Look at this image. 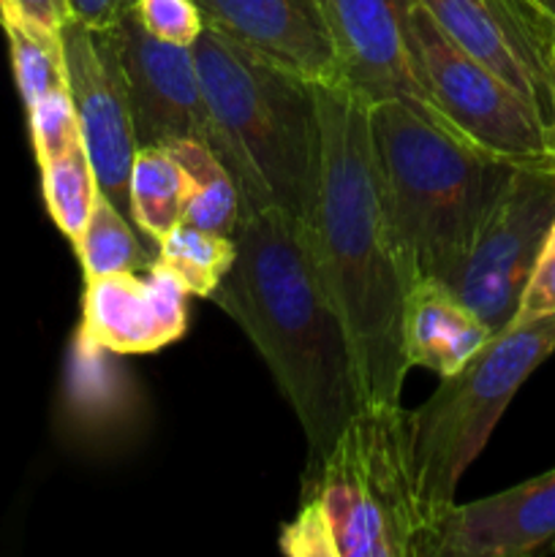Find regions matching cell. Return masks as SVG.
<instances>
[{"label":"cell","mask_w":555,"mask_h":557,"mask_svg":"<svg viewBox=\"0 0 555 557\" xmlns=\"http://www.w3.org/2000/svg\"><path fill=\"white\" fill-rule=\"evenodd\" d=\"M319 174L308 237L330 302L346 330L359 408L400 406L408 375L403 310L414 286L386 210L370 134V103L337 85H313Z\"/></svg>","instance_id":"cell-1"},{"label":"cell","mask_w":555,"mask_h":557,"mask_svg":"<svg viewBox=\"0 0 555 557\" xmlns=\"http://www.w3.org/2000/svg\"><path fill=\"white\" fill-rule=\"evenodd\" d=\"M234 245V264L210 299L264 357L308 441L310 471L359 411L346 330L303 221L275 207L243 212Z\"/></svg>","instance_id":"cell-2"},{"label":"cell","mask_w":555,"mask_h":557,"mask_svg":"<svg viewBox=\"0 0 555 557\" xmlns=\"http://www.w3.org/2000/svg\"><path fill=\"white\" fill-rule=\"evenodd\" d=\"M212 123V150L234 177L243 212H288L308 223L319 174L313 82L205 25L194 44Z\"/></svg>","instance_id":"cell-3"},{"label":"cell","mask_w":555,"mask_h":557,"mask_svg":"<svg viewBox=\"0 0 555 557\" xmlns=\"http://www.w3.org/2000/svg\"><path fill=\"white\" fill-rule=\"evenodd\" d=\"M424 511L406 438V408H359L332 449L305 471L303 504L281 531L292 557H430Z\"/></svg>","instance_id":"cell-4"},{"label":"cell","mask_w":555,"mask_h":557,"mask_svg":"<svg viewBox=\"0 0 555 557\" xmlns=\"http://www.w3.org/2000/svg\"><path fill=\"white\" fill-rule=\"evenodd\" d=\"M370 134L411 281H441L468 253L515 161L479 150L408 101L370 103Z\"/></svg>","instance_id":"cell-5"},{"label":"cell","mask_w":555,"mask_h":557,"mask_svg":"<svg viewBox=\"0 0 555 557\" xmlns=\"http://www.w3.org/2000/svg\"><path fill=\"white\" fill-rule=\"evenodd\" d=\"M555 351V313L515 319L419 408H406V438L424 511L439 531L457 484L482 455L495 424L528 375ZM435 539V536H433Z\"/></svg>","instance_id":"cell-6"},{"label":"cell","mask_w":555,"mask_h":557,"mask_svg":"<svg viewBox=\"0 0 555 557\" xmlns=\"http://www.w3.org/2000/svg\"><path fill=\"white\" fill-rule=\"evenodd\" d=\"M408 41L433 117L504 161H555L553 136L536 109L457 47L419 0L408 11Z\"/></svg>","instance_id":"cell-7"},{"label":"cell","mask_w":555,"mask_h":557,"mask_svg":"<svg viewBox=\"0 0 555 557\" xmlns=\"http://www.w3.org/2000/svg\"><path fill=\"white\" fill-rule=\"evenodd\" d=\"M555 226V161L511 163L468 253L441 277L490 332L511 324Z\"/></svg>","instance_id":"cell-8"},{"label":"cell","mask_w":555,"mask_h":557,"mask_svg":"<svg viewBox=\"0 0 555 557\" xmlns=\"http://www.w3.org/2000/svg\"><path fill=\"white\" fill-rule=\"evenodd\" d=\"M60 36L69 69L71 103L79 120V134L96 172L98 190L134 223L131 169L139 145L131 117L118 30H92L82 22L69 20Z\"/></svg>","instance_id":"cell-9"},{"label":"cell","mask_w":555,"mask_h":557,"mask_svg":"<svg viewBox=\"0 0 555 557\" xmlns=\"http://www.w3.org/2000/svg\"><path fill=\"white\" fill-rule=\"evenodd\" d=\"M441 30L515 87L553 136L555 22L536 0H419Z\"/></svg>","instance_id":"cell-10"},{"label":"cell","mask_w":555,"mask_h":557,"mask_svg":"<svg viewBox=\"0 0 555 557\" xmlns=\"http://www.w3.org/2000/svg\"><path fill=\"white\" fill-rule=\"evenodd\" d=\"M134 134L139 147L212 145V123L190 47L150 36L134 11L118 27Z\"/></svg>","instance_id":"cell-11"},{"label":"cell","mask_w":555,"mask_h":557,"mask_svg":"<svg viewBox=\"0 0 555 557\" xmlns=\"http://www.w3.org/2000/svg\"><path fill=\"white\" fill-rule=\"evenodd\" d=\"M341 85L362 101H408L430 112L408 41L414 0H319Z\"/></svg>","instance_id":"cell-12"},{"label":"cell","mask_w":555,"mask_h":557,"mask_svg":"<svg viewBox=\"0 0 555 557\" xmlns=\"http://www.w3.org/2000/svg\"><path fill=\"white\" fill-rule=\"evenodd\" d=\"M82 335L101 351L152 354L188 326V288L156 256L136 272L85 277Z\"/></svg>","instance_id":"cell-13"},{"label":"cell","mask_w":555,"mask_h":557,"mask_svg":"<svg viewBox=\"0 0 555 557\" xmlns=\"http://www.w3.org/2000/svg\"><path fill=\"white\" fill-rule=\"evenodd\" d=\"M555 553V468L504 493L452 506L430 557H528Z\"/></svg>","instance_id":"cell-14"},{"label":"cell","mask_w":555,"mask_h":557,"mask_svg":"<svg viewBox=\"0 0 555 557\" xmlns=\"http://www.w3.org/2000/svg\"><path fill=\"white\" fill-rule=\"evenodd\" d=\"M205 25L286 65L313 85H337L335 47L319 0H194Z\"/></svg>","instance_id":"cell-15"},{"label":"cell","mask_w":555,"mask_h":557,"mask_svg":"<svg viewBox=\"0 0 555 557\" xmlns=\"http://www.w3.org/2000/svg\"><path fill=\"white\" fill-rule=\"evenodd\" d=\"M493 332L435 277H422L408 288L403 310V354L408 368L444 375L460 370Z\"/></svg>","instance_id":"cell-16"},{"label":"cell","mask_w":555,"mask_h":557,"mask_svg":"<svg viewBox=\"0 0 555 557\" xmlns=\"http://www.w3.org/2000/svg\"><path fill=\"white\" fill-rule=\"evenodd\" d=\"M194 183L169 147H139L131 169V210L141 237L161 243L185 221Z\"/></svg>","instance_id":"cell-17"},{"label":"cell","mask_w":555,"mask_h":557,"mask_svg":"<svg viewBox=\"0 0 555 557\" xmlns=\"http://www.w3.org/2000/svg\"><path fill=\"white\" fill-rule=\"evenodd\" d=\"M169 150L183 163L194 183L183 223L234 237L239 218H243V199H239L237 183L223 166L221 158L215 156V150L201 141H177Z\"/></svg>","instance_id":"cell-18"},{"label":"cell","mask_w":555,"mask_h":557,"mask_svg":"<svg viewBox=\"0 0 555 557\" xmlns=\"http://www.w3.org/2000/svg\"><path fill=\"white\" fill-rule=\"evenodd\" d=\"M74 245L85 277L136 272L156 261V256L147 250V239L141 237L139 228L101 190H98L90 218H87L85 228Z\"/></svg>","instance_id":"cell-19"},{"label":"cell","mask_w":555,"mask_h":557,"mask_svg":"<svg viewBox=\"0 0 555 557\" xmlns=\"http://www.w3.org/2000/svg\"><path fill=\"white\" fill-rule=\"evenodd\" d=\"M11 44L16 87L22 92L25 109L52 92H69V69H65L63 36L14 14L0 20Z\"/></svg>","instance_id":"cell-20"},{"label":"cell","mask_w":555,"mask_h":557,"mask_svg":"<svg viewBox=\"0 0 555 557\" xmlns=\"http://www.w3.org/2000/svg\"><path fill=\"white\" fill-rule=\"evenodd\" d=\"M38 166H41L44 201H47L49 215L54 226L71 243H76L98 196L96 172H92L85 141H74L65 150L38 161Z\"/></svg>","instance_id":"cell-21"},{"label":"cell","mask_w":555,"mask_h":557,"mask_svg":"<svg viewBox=\"0 0 555 557\" xmlns=\"http://www.w3.org/2000/svg\"><path fill=\"white\" fill-rule=\"evenodd\" d=\"M237 256L234 237L180 223L158 243V259L183 281L188 294L210 299Z\"/></svg>","instance_id":"cell-22"},{"label":"cell","mask_w":555,"mask_h":557,"mask_svg":"<svg viewBox=\"0 0 555 557\" xmlns=\"http://www.w3.org/2000/svg\"><path fill=\"white\" fill-rule=\"evenodd\" d=\"M27 120H30V136L38 161L82 139L71 92H52V96L36 101L33 107H27Z\"/></svg>","instance_id":"cell-23"},{"label":"cell","mask_w":555,"mask_h":557,"mask_svg":"<svg viewBox=\"0 0 555 557\" xmlns=\"http://www.w3.org/2000/svg\"><path fill=\"white\" fill-rule=\"evenodd\" d=\"M131 11L150 36L180 47H190L205 30V16L194 0H136Z\"/></svg>","instance_id":"cell-24"},{"label":"cell","mask_w":555,"mask_h":557,"mask_svg":"<svg viewBox=\"0 0 555 557\" xmlns=\"http://www.w3.org/2000/svg\"><path fill=\"white\" fill-rule=\"evenodd\" d=\"M550 313H555V243L544 245L515 319H536V315Z\"/></svg>","instance_id":"cell-25"},{"label":"cell","mask_w":555,"mask_h":557,"mask_svg":"<svg viewBox=\"0 0 555 557\" xmlns=\"http://www.w3.org/2000/svg\"><path fill=\"white\" fill-rule=\"evenodd\" d=\"M0 3H3V14H14L54 33L63 30L65 22L71 20L69 0H0Z\"/></svg>","instance_id":"cell-26"},{"label":"cell","mask_w":555,"mask_h":557,"mask_svg":"<svg viewBox=\"0 0 555 557\" xmlns=\"http://www.w3.org/2000/svg\"><path fill=\"white\" fill-rule=\"evenodd\" d=\"M136 0H69L71 20L92 30H112L134 9Z\"/></svg>","instance_id":"cell-27"},{"label":"cell","mask_w":555,"mask_h":557,"mask_svg":"<svg viewBox=\"0 0 555 557\" xmlns=\"http://www.w3.org/2000/svg\"><path fill=\"white\" fill-rule=\"evenodd\" d=\"M553 152H555V49H553Z\"/></svg>","instance_id":"cell-28"},{"label":"cell","mask_w":555,"mask_h":557,"mask_svg":"<svg viewBox=\"0 0 555 557\" xmlns=\"http://www.w3.org/2000/svg\"><path fill=\"white\" fill-rule=\"evenodd\" d=\"M539 5H542L544 11H547L550 16H553V22H555V0H536Z\"/></svg>","instance_id":"cell-29"},{"label":"cell","mask_w":555,"mask_h":557,"mask_svg":"<svg viewBox=\"0 0 555 557\" xmlns=\"http://www.w3.org/2000/svg\"><path fill=\"white\" fill-rule=\"evenodd\" d=\"M547 243H555V226H553V232H550V239Z\"/></svg>","instance_id":"cell-30"},{"label":"cell","mask_w":555,"mask_h":557,"mask_svg":"<svg viewBox=\"0 0 555 557\" xmlns=\"http://www.w3.org/2000/svg\"><path fill=\"white\" fill-rule=\"evenodd\" d=\"M0 20H3V3H0Z\"/></svg>","instance_id":"cell-31"}]
</instances>
